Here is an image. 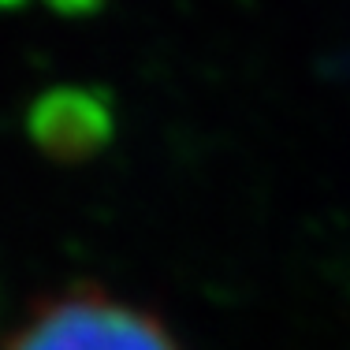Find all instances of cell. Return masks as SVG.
Segmentation results:
<instances>
[{
  "label": "cell",
  "mask_w": 350,
  "mask_h": 350,
  "mask_svg": "<svg viewBox=\"0 0 350 350\" xmlns=\"http://www.w3.org/2000/svg\"><path fill=\"white\" fill-rule=\"evenodd\" d=\"M38 146L64 157H82L105 138V108L86 94H56L34 116Z\"/></svg>",
  "instance_id": "2"
},
{
  "label": "cell",
  "mask_w": 350,
  "mask_h": 350,
  "mask_svg": "<svg viewBox=\"0 0 350 350\" xmlns=\"http://www.w3.org/2000/svg\"><path fill=\"white\" fill-rule=\"evenodd\" d=\"M0 350H183L172 328L138 302L75 287L38 302Z\"/></svg>",
  "instance_id": "1"
}]
</instances>
